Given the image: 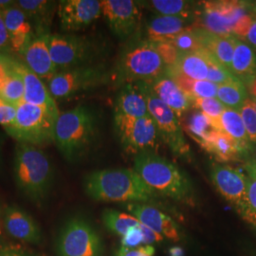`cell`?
<instances>
[{
    "label": "cell",
    "mask_w": 256,
    "mask_h": 256,
    "mask_svg": "<svg viewBox=\"0 0 256 256\" xmlns=\"http://www.w3.org/2000/svg\"><path fill=\"white\" fill-rule=\"evenodd\" d=\"M210 55L204 48L194 52H180L176 63L168 68H174L192 80L205 81L209 74Z\"/></svg>",
    "instance_id": "484cf974"
},
{
    "label": "cell",
    "mask_w": 256,
    "mask_h": 256,
    "mask_svg": "<svg viewBox=\"0 0 256 256\" xmlns=\"http://www.w3.org/2000/svg\"><path fill=\"white\" fill-rule=\"evenodd\" d=\"M218 86L214 82L192 80L190 98H216Z\"/></svg>",
    "instance_id": "f35d334b"
},
{
    "label": "cell",
    "mask_w": 256,
    "mask_h": 256,
    "mask_svg": "<svg viewBox=\"0 0 256 256\" xmlns=\"http://www.w3.org/2000/svg\"><path fill=\"white\" fill-rule=\"evenodd\" d=\"M140 6V2L133 0L102 1V16L120 40H128L137 32L142 16Z\"/></svg>",
    "instance_id": "5bb4252c"
},
{
    "label": "cell",
    "mask_w": 256,
    "mask_h": 256,
    "mask_svg": "<svg viewBox=\"0 0 256 256\" xmlns=\"http://www.w3.org/2000/svg\"><path fill=\"white\" fill-rule=\"evenodd\" d=\"M14 3V1H10V0H0V10L8 8Z\"/></svg>",
    "instance_id": "816d5d0a"
},
{
    "label": "cell",
    "mask_w": 256,
    "mask_h": 256,
    "mask_svg": "<svg viewBox=\"0 0 256 256\" xmlns=\"http://www.w3.org/2000/svg\"><path fill=\"white\" fill-rule=\"evenodd\" d=\"M16 108L18 106L0 97V124L5 130L14 124L16 117Z\"/></svg>",
    "instance_id": "b9f144b4"
},
{
    "label": "cell",
    "mask_w": 256,
    "mask_h": 256,
    "mask_svg": "<svg viewBox=\"0 0 256 256\" xmlns=\"http://www.w3.org/2000/svg\"><path fill=\"white\" fill-rule=\"evenodd\" d=\"M165 66L153 42L146 39L129 43L120 55L116 66V80L128 82L154 81L165 74Z\"/></svg>",
    "instance_id": "5b68a950"
},
{
    "label": "cell",
    "mask_w": 256,
    "mask_h": 256,
    "mask_svg": "<svg viewBox=\"0 0 256 256\" xmlns=\"http://www.w3.org/2000/svg\"><path fill=\"white\" fill-rule=\"evenodd\" d=\"M14 174L16 185L30 200L41 203L46 200L54 182V166L39 147L18 144L16 147Z\"/></svg>",
    "instance_id": "277c9868"
},
{
    "label": "cell",
    "mask_w": 256,
    "mask_h": 256,
    "mask_svg": "<svg viewBox=\"0 0 256 256\" xmlns=\"http://www.w3.org/2000/svg\"><path fill=\"white\" fill-rule=\"evenodd\" d=\"M56 252L58 256H102V243L88 221L74 216L60 230Z\"/></svg>",
    "instance_id": "9c48e42d"
},
{
    "label": "cell",
    "mask_w": 256,
    "mask_h": 256,
    "mask_svg": "<svg viewBox=\"0 0 256 256\" xmlns=\"http://www.w3.org/2000/svg\"><path fill=\"white\" fill-rule=\"evenodd\" d=\"M46 43L58 70L90 64L98 55L95 42L75 34H46Z\"/></svg>",
    "instance_id": "7c38bea8"
},
{
    "label": "cell",
    "mask_w": 256,
    "mask_h": 256,
    "mask_svg": "<svg viewBox=\"0 0 256 256\" xmlns=\"http://www.w3.org/2000/svg\"><path fill=\"white\" fill-rule=\"evenodd\" d=\"M252 100H254V99H252ZM254 102H256V100H254Z\"/></svg>",
    "instance_id": "6f0895ef"
},
{
    "label": "cell",
    "mask_w": 256,
    "mask_h": 256,
    "mask_svg": "<svg viewBox=\"0 0 256 256\" xmlns=\"http://www.w3.org/2000/svg\"><path fill=\"white\" fill-rule=\"evenodd\" d=\"M202 148L221 164L234 162L247 152L234 138L221 131L210 138Z\"/></svg>",
    "instance_id": "4316f807"
},
{
    "label": "cell",
    "mask_w": 256,
    "mask_h": 256,
    "mask_svg": "<svg viewBox=\"0 0 256 256\" xmlns=\"http://www.w3.org/2000/svg\"><path fill=\"white\" fill-rule=\"evenodd\" d=\"M0 151H1V147H0Z\"/></svg>",
    "instance_id": "680465c9"
},
{
    "label": "cell",
    "mask_w": 256,
    "mask_h": 256,
    "mask_svg": "<svg viewBox=\"0 0 256 256\" xmlns=\"http://www.w3.org/2000/svg\"><path fill=\"white\" fill-rule=\"evenodd\" d=\"M250 144H256V106L252 99L248 98L241 108L238 110Z\"/></svg>",
    "instance_id": "d590c367"
},
{
    "label": "cell",
    "mask_w": 256,
    "mask_h": 256,
    "mask_svg": "<svg viewBox=\"0 0 256 256\" xmlns=\"http://www.w3.org/2000/svg\"><path fill=\"white\" fill-rule=\"evenodd\" d=\"M0 52L9 56L10 54L12 52L10 44L9 34L5 26L1 10H0Z\"/></svg>",
    "instance_id": "f6af8a7d"
},
{
    "label": "cell",
    "mask_w": 256,
    "mask_h": 256,
    "mask_svg": "<svg viewBox=\"0 0 256 256\" xmlns=\"http://www.w3.org/2000/svg\"><path fill=\"white\" fill-rule=\"evenodd\" d=\"M210 178L221 196L250 225L256 227V212L248 196L247 176L225 164L212 165Z\"/></svg>",
    "instance_id": "ba28073f"
},
{
    "label": "cell",
    "mask_w": 256,
    "mask_h": 256,
    "mask_svg": "<svg viewBox=\"0 0 256 256\" xmlns=\"http://www.w3.org/2000/svg\"><path fill=\"white\" fill-rule=\"evenodd\" d=\"M9 57L6 64L0 66V97L18 106L24 102V86L20 76L10 68Z\"/></svg>",
    "instance_id": "f546056e"
},
{
    "label": "cell",
    "mask_w": 256,
    "mask_h": 256,
    "mask_svg": "<svg viewBox=\"0 0 256 256\" xmlns=\"http://www.w3.org/2000/svg\"><path fill=\"white\" fill-rule=\"evenodd\" d=\"M167 43H171L180 52H194L203 48L198 43L196 37L194 36L192 28L180 32Z\"/></svg>",
    "instance_id": "8d00e7d4"
},
{
    "label": "cell",
    "mask_w": 256,
    "mask_h": 256,
    "mask_svg": "<svg viewBox=\"0 0 256 256\" xmlns=\"http://www.w3.org/2000/svg\"><path fill=\"white\" fill-rule=\"evenodd\" d=\"M155 248L152 245H144L135 248L120 247L116 256H154Z\"/></svg>",
    "instance_id": "ee69618b"
},
{
    "label": "cell",
    "mask_w": 256,
    "mask_h": 256,
    "mask_svg": "<svg viewBox=\"0 0 256 256\" xmlns=\"http://www.w3.org/2000/svg\"><path fill=\"white\" fill-rule=\"evenodd\" d=\"M221 130L238 142L244 149L250 147V140L244 126V122L238 110L226 108L220 117Z\"/></svg>",
    "instance_id": "1f68e13d"
},
{
    "label": "cell",
    "mask_w": 256,
    "mask_h": 256,
    "mask_svg": "<svg viewBox=\"0 0 256 256\" xmlns=\"http://www.w3.org/2000/svg\"><path fill=\"white\" fill-rule=\"evenodd\" d=\"M1 12L9 34L12 52L20 56L36 36L34 28L25 12L16 5V1L12 5Z\"/></svg>",
    "instance_id": "ac0fdd59"
},
{
    "label": "cell",
    "mask_w": 256,
    "mask_h": 256,
    "mask_svg": "<svg viewBox=\"0 0 256 256\" xmlns=\"http://www.w3.org/2000/svg\"><path fill=\"white\" fill-rule=\"evenodd\" d=\"M102 220L104 226L111 232L120 236H124L129 229L140 224V221L132 214L112 209L104 210L102 214Z\"/></svg>",
    "instance_id": "836d02e7"
},
{
    "label": "cell",
    "mask_w": 256,
    "mask_h": 256,
    "mask_svg": "<svg viewBox=\"0 0 256 256\" xmlns=\"http://www.w3.org/2000/svg\"><path fill=\"white\" fill-rule=\"evenodd\" d=\"M55 120L46 110L22 102L16 108L14 124L5 131L18 144L42 146L54 142Z\"/></svg>",
    "instance_id": "8992f818"
},
{
    "label": "cell",
    "mask_w": 256,
    "mask_h": 256,
    "mask_svg": "<svg viewBox=\"0 0 256 256\" xmlns=\"http://www.w3.org/2000/svg\"><path fill=\"white\" fill-rule=\"evenodd\" d=\"M133 169L156 194L192 204V183L172 162L154 152H146L135 156Z\"/></svg>",
    "instance_id": "3957f363"
},
{
    "label": "cell",
    "mask_w": 256,
    "mask_h": 256,
    "mask_svg": "<svg viewBox=\"0 0 256 256\" xmlns=\"http://www.w3.org/2000/svg\"><path fill=\"white\" fill-rule=\"evenodd\" d=\"M254 21V19H252V16H250L248 14L243 16L234 25L232 30V36L240 40H243L244 38H246Z\"/></svg>",
    "instance_id": "7bdbcfd3"
},
{
    "label": "cell",
    "mask_w": 256,
    "mask_h": 256,
    "mask_svg": "<svg viewBox=\"0 0 256 256\" xmlns=\"http://www.w3.org/2000/svg\"><path fill=\"white\" fill-rule=\"evenodd\" d=\"M252 162H254V164H256V152H254V158L252 160Z\"/></svg>",
    "instance_id": "9f6ffc18"
},
{
    "label": "cell",
    "mask_w": 256,
    "mask_h": 256,
    "mask_svg": "<svg viewBox=\"0 0 256 256\" xmlns=\"http://www.w3.org/2000/svg\"><path fill=\"white\" fill-rule=\"evenodd\" d=\"M108 80V72L100 66L86 64L58 70L46 84L54 99H66L98 88Z\"/></svg>",
    "instance_id": "30bf717a"
},
{
    "label": "cell",
    "mask_w": 256,
    "mask_h": 256,
    "mask_svg": "<svg viewBox=\"0 0 256 256\" xmlns=\"http://www.w3.org/2000/svg\"><path fill=\"white\" fill-rule=\"evenodd\" d=\"M16 3L27 16L36 36L50 34V28L56 10V2L48 0H18Z\"/></svg>",
    "instance_id": "d4e9b609"
},
{
    "label": "cell",
    "mask_w": 256,
    "mask_h": 256,
    "mask_svg": "<svg viewBox=\"0 0 256 256\" xmlns=\"http://www.w3.org/2000/svg\"><path fill=\"white\" fill-rule=\"evenodd\" d=\"M153 44L155 46L156 52L162 57L166 68L173 66L176 63L180 54V52L176 46H173L171 43H167V42H153Z\"/></svg>",
    "instance_id": "60d3db41"
},
{
    "label": "cell",
    "mask_w": 256,
    "mask_h": 256,
    "mask_svg": "<svg viewBox=\"0 0 256 256\" xmlns=\"http://www.w3.org/2000/svg\"><path fill=\"white\" fill-rule=\"evenodd\" d=\"M248 9L250 10V12L256 16V1L252 2L250 4H248Z\"/></svg>",
    "instance_id": "db71d44e"
},
{
    "label": "cell",
    "mask_w": 256,
    "mask_h": 256,
    "mask_svg": "<svg viewBox=\"0 0 256 256\" xmlns=\"http://www.w3.org/2000/svg\"><path fill=\"white\" fill-rule=\"evenodd\" d=\"M246 39H247L248 44L252 46L254 50V48L256 50V20L254 21Z\"/></svg>",
    "instance_id": "c3c4849f"
},
{
    "label": "cell",
    "mask_w": 256,
    "mask_h": 256,
    "mask_svg": "<svg viewBox=\"0 0 256 256\" xmlns=\"http://www.w3.org/2000/svg\"><path fill=\"white\" fill-rule=\"evenodd\" d=\"M142 3L150 10L154 12L156 16L186 18H194V14L198 16L196 7L200 4H198V2L185 0H152Z\"/></svg>",
    "instance_id": "4dcf8cb0"
},
{
    "label": "cell",
    "mask_w": 256,
    "mask_h": 256,
    "mask_svg": "<svg viewBox=\"0 0 256 256\" xmlns=\"http://www.w3.org/2000/svg\"><path fill=\"white\" fill-rule=\"evenodd\" d=\"M184 130L187 134L203 146L210 138L220 132L218 124L200 110H194L185 120Z\"/></svg>",
    "instance_id": "f1b7e54d"
},
{
    "label": "cell",
    "mask_w": 256,
    "mask_h": 256,
    "mask_svg": "<svg viewBox=\"0 0 256 256\" xmlns=\"http://www.w3.org/2000/svg\"><path fill=\"white\" fill-rule=\"evenodd\" d=\"M192 106L196 110L202 111V113L214 120L222 132L220 117L226 106L218 98H192Z\"/></svg>",
    "instance_id": "e575fe53"
},
{
    "label": "cell",
    "mask_w": 256,
    "mask_h": 256,
    "mask_svg": "<svg viewBox=\"0 0 256 256\" xmlns=\"http://www.w3.org/2000/svg\"><path fill=\"white\" fill-rule=\"evenodd\" d=\"M230 74L239 80H252L256 77V54L243 40L236 38L230 66Z\"/></svg>",
    "instance_id": "83f0119b"
},
{
    "label": "cell",
    "mask_w": 256,
    "mask_h": 256,
    "mask_svg": "<svg viewBox=\"0 0 256 256\" xmlns=\"http://www.w3.org/2000/svg\"><path fill=\"white\" fill-rule=\"evenodd\" d=\"M216 98L226 108L239 110L248 99V92L244 82L239 79L218 86Z\"/></svg>",
    "instance_id": "d6a6232c"
},
{
    "label": "cell",
    "mask_w": 256,
    "mask_h": 256,
    "mask_svg": "<svg viewBox=\"0 0 256 256\" xmlns=\"http://www.w3.org/2000/svg\"><path fill=\"white\" fill-rule=\"evenodd\" d=\"M122 247L135 248L146 245L144 232V225L140 224L129 229L128 232L122 236Z\"/></svg>",
    "instance_id": "ab89813d"
},
{
    "label": "cell",
    "mask_w": 256,
    "mask_h": 256,
    "mask_svg": "<svg viewBox=\"0 0 256 256\" xmlns=\"http://www.w3.org/2000/svg\"><path fill=\"white\" fill-rule=\"evenodd\" d=\"M8 57H9V55L3 54L0 52V66L5 64L7 63Z\"/></svg>",
    "instance_id": "f5cc1de1"
},
{
    "label": "cell",
    "mask_w": 256,
    "mask_h": 256,
    "mask_svg": "<svg viewBox=\"0 0 256 256\" xmlns=\"http://www.w3.org/2000/svg\"><path fill=\"white\" fill-rule=\"evenodd\" d=\"M156 96L180 118L192 106V100L178 88L174 80L164 74L149 82Z\"/></svg>",
    "instance_id": "44dd1931"
},
{
    "label": "cell",
    "mask_w": 256,
    "mask_h": 256,
    "mask_svg": "<svg viewBox=\"0 0 256 256\" xmlns=\"http://www.w3.org/2000/svg\"><path fill=\"white\" fill-rule=\"evenodd\" d=\"M98 133V118L94 111L78 106L60 112L55 120L54 142L68 162H76L84 155Z\"/></svg>",
    "instance_id": "7a4b0ae2"
},
{
    "label": "cell",
    "mask_w": 256,
    "mask_h": 256,
    "mask_svg": "<svg viewBox=\"0 0 256 256\" xmlns=\"http://www.w3.org/2000/svg\"><path fill=\"white\" fill-rule=\"evenodd\" d=\"M114 115L135 119L149 115L146 100L136 82L122 84L115 101Z\"/></svg>",
    "instance_id": "cb8c5ba5"
},
{
    "label": "cell",
    "mask_w": 256,
    "mask_h": 256,
    "mask_svg": "<svg viewBox=\"0 0 256 256\" xmlns=\"http://www.w3.org/2000/svg\"><path fill=\"white\" fill-rule=\"evenodd\" d=\"M234 79H238L230 74L228 68L220 64V62L212 56L210 55V68L207 81L214 82L216 86H220L226 82H230Z\"/></svg>",
    "instance_id": "74e56055"
},
{
    "label": "cell",
    "mask_w": 256,
    "mask_h": 256,
    "mask_svg": "<svg viewBox=\"0 0 256 256\" xmlns=\"http://www.w3.org/2000/svg\"><path fill=\"white\" fill-rule=\"evenodd\" d=\"M57 14L64 32L82 30L102 16V1L63 0L57 4Z\"/></svg>",
    "instance_id": "9a60e30c"
},
{
    "label": "cell",
    "mask_w": 256,
    "mask_h": 256,
    "mask_svg": "<svg viewBox=\"0 0 256 256\" xmlns=\"http://www.w3.org/2000/svg\"><path fill=\"white\" fill-rule=\"evenodd\" d=\"M248 88H250V93L252 96V99L256 100V76L248 81Z\"/></svg>",
    "instance_id": "f907efd6"
},
{
    "label": "cell",
    "mask_w": 256,
    "mask_h": 256,
    "mask_svg": "<svg viewBox=\"0 0 256 256\" xmlns=\"http://www.w3.org/2000/svg\"><path fill=\"white\" fill-rule=\"evenodd\" d=\"M1 216V214H0ZM2 236V225H1V218H0V236Z\"/></svg>",
    "instance_id": "11a10c76"
},
{
    "label": "cell",
    "mask_w": 256,
    "mask_h": 256,
    "mask_svg": "<svg viewBox=\"0 0 256 256\" xmlns=\"http://www.w3.org/2000/svg\"><path fill=\"white\" fill-rule=\"evenodd\" d=\"M196 20L186 16H156L147 24V39L152 42H169L180 32L191 28Z\"/></svg>",
    "instance_id": "603a6c76"
},
{
    "label": "cell",
    "mask_w": 256,
    "mask_h": 256,
    "mask_svg": "<svg viewBox=\"0 0 256 256\" xmlns=\"http://www.w3.org/2000/svg\"><path fill=\"white\" fill-rule=\"evenodd\" d=\"M136 84L146 100L148 112L155 120L160 138H162L174 156L188 158L191 153L190 146L184 137L180 120L178 115L156 96L149 82Z\"/></svg>",
    "instance_id": "52a82bcc"
},
{
    "label": "cell",
    "mask_w": 256,
    "mask_h": 256,
    "mask_svg": "<svg viewBox=\"0 0 256 256\" xmlns=\"http://www.w3.org/2000/svg\"><path fill=\"white\" fill-rule=\"evenodd\" d=\"M192 32L202 48L230 72L236 37L220 36L200 27L192 28Z\"/></svg>",
    "instance_id": "7402d4cb"
},
{
    "label": "cell",
    "mask_w": 256,
    "mask_h": 256,
    "mask_svg": "<svg viewBox=\"0 0 256 256\" xmlns=\"http://www.w3.org/2000/svg\"><path fill=\"white\" fill-rule=\"evenodd\" d=\"M9 64L22 80L24 86V102L46 110L57 119L60 110H58L54 97L50 93L46 84L32 72L21 60L10 56Z\"/></svg>",
    "instance_id": "2e32d148"
},
{
    "label": "cell",
    "mask_w": 256,
    "mask_h": 256,
    "mask_svg": "<svg viewBox=\"0 0 256 256\" xmlns=\"http://www.w3.org/2000/svg\"><path fill=\"white\" fill-rule=\"evenodd\" d=\"M0 256H41L18 246H0Z\"/></svg>",
    "instance_id": "bcb514c9"
},
{
    "label": "cell",
    "mask_w": 256,
    "mask_h": 256,
    "mask_svg": "<svg viewBox=\"0 0 256 256\" xmlns=\"http://www.w3.org/2000/svg\"><path fill=\"white\" fill-rule=\"evenodd\" d=\"M84 189L96 202L144 203L156 196L136 171L129 168L94 171L86 176Z\"/></svg>",
    "instance_id": "6da1fadb"
},
{
    "label": "cell",
    "mask_w": 256,
    "mask_h": 256,
    "mask_svg": "<svg viewBox=\"0 0 256 256\" xmlns=\"http://www.w3.org/2000/svg\"><path fill=\"white\" fill-rule=\"evenodd\" d=\"M245 169H246L248 176L256 178V164L252 160L248 162L247 164H245Z\"/></svg>",
    "instance_id": "681fc988"
},
{
    "label": "cell",
    "mask_w": 256,
    "mask_h": 256,
    "mask_svg": "<svg viewBox=\"0 0 256 256\" xmlns=\"http://www.w3.org/2000/svg\"><path fill=\"white\" fill-rule=\"evenodd\" d=\"M3 226L9 236L22 242L34 245L42 242V232L36 221L16 205L8 206L4 210Z\"/></svg>",
    "instance_id": "e0dca14e"
},
{
    "label": "cell",
    "mask_w": 256,
    "mask_h": 256,
    "mask_svg": "<svg viewBox=\"0 0 256 256\" xmlns=\"http://www.w3.org/2000/svg\"><path fill=\"white\" fill-rule=\"evenodd\" d=\"M20 56L22 62L46 84L58 72L48 46L46 36L34 37Z\"/></svg>",
    "instance_id": "ffe728a7"
},
{
    "label": "cell",
    "mask_w": 256,
    "mask_h": 256,
    "mask_svg": "<svg viewBox=\"0 0 256 256\" xmlns=\"http://www.w3.org/2000/svg\"><path fill=\"white\" fill-rule=\"evenodd\" d=\"M200 6L196 20L200 28L224 37L234 36V25L248 9V4L240 1H206Z\"/></svg>",
    "instance_id": "4fadbf2b"
},
{
    "label": "cell",
    "mask_w": 256,
    "mask_h": 256,
    "mask_svg": "<svg viewBox=\"0 0 256 256\" xmlns=\"http://www.w3.org/2000/svg\"><path fill=\"white\" fill-rule=\"evenodd\" d=\"M114 126L122 149L130 155L146 152L156 153L158 146V132L155 120L150 116L128 118L114 115Z\"/></svg>",
    "instance_id": "8fae6325"
},
{
    "label": "cell",
    "mask_w": 256,
    "mask_h": 256,
    "mask_svg": "<svg viewBox=\"0 0 256 256\" xmlns=\"http://www.w3.org/2000/svg\"><path fill=\"white\" fill-rule=\"evenodd\" d=\"M128 210L140 224L162 236L172 241H178L180 239V232L176 223L154 206L146 203H130L128 205Z\"/></svg>",
    "instance_id": "d6986e66"
},
{
    "label": "cell",
    "mask_w": 256,
    "mask_h": 256,
    "mask_svg": "<svg viewBox=\"0 0 256 256\" xmlns=\"http://www.w3.org/2000/svg\"><path fill=\"white\" fill-rule=\"evenodd\" d=\"M248 196L252 209L256 212V178L247 176Z\"/></svg>",
    "instance_id": "7dc6e473"
}]
</instances>
